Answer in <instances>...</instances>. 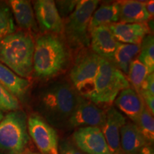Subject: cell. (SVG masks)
Instances as JSON below:
<instances>
[{"mask_svg":"<svg viewBox=\"0 0 154 154\" xmlns=\"http://www.w3.org/2000/svg\"><path fill=\"white\" fill-rule=\"evenodd\" d=\"M76 146L84 154H111L99 127H82L73 134Z\"/></svg>","mask_w":154,"mask_h":154,"instance_id":"11","label":"cell"},{"mask_svg":"<svg viewBox=\"0 0 154 154\" xmlns=\"http://www.w3.org/2000/svg\"><path fill=\"white\" fill-rule=\"evenodd\" d=\"M126 123V118L115 107L106 111V121L101 128L111 154H123L120 144V130Z\"/></svg>","mask_w":154,"mask_h":154,"instance_id":"12","label":"cell"},{"mask_svg":"<svg viewBox=\"0 0 154 154\" xmlns=\"http://www.w3.org/2000/svg\"><path fill=\"white\" fill-rule=\"evenodd\" d=\"M59 154H84L76 146L68 140H63L59 144Z\"/></svg>","mask_w":154,"mask_h":154,"instance_id":"27","label":"cell"},{"mask_svg":"<svg viewBox=\"0 0 154 154\" xmlns=\"http://www.w3.org/2000/svg\"><path fill=\"white\" fill-rule=\"evenodd\" d=\"M145 6L148 14H149L150 17L151 18V17H153L154 14V2L152 0V1L145 2Z\"/></svg>","mask_w":154,"mask_h":154,"instance_id":"30","label":"cell"},{"mask_svg":"<svg viewBox=\"0 0 154 154\" xmlns=\"http://www.w3.org/2000/svg\"><path fill=\"white\" fill-rule=\"evenodd\" d=\"M114 104L119 111L135 123L139 119L145 108L141 96L130 87L125 88L119 94L114 101Z\"/></svg>","mask_w":154,"mask_h":154,"instance_id":"15","label":"cell"},{"mask_svg":"<svg viewBox=\"0 0 154 154\" xmlns=\"http://www.w3.org/2000/svg\"><path fill=\"white\" fill-rule=\"evenodd\" d=\"M120 19V3L105 4L94 11L90 20L89 32L100 26H109Z\"/></svg>","mask_w":154,"mask_h":154,"instance_id":"20","label":"cell"},{"mask_svg":"<svg viewBox=\"0 0 154 154\" xmlns=\"http://www.w3.org/2000/svg\"><path fill=\"white\" fill-rule=\"evenodd\" d=\"M140 45L119 43L117 49L113 54L112 62L122 73L126 75L128 74V70L131 63L134 60L140 52Z\"/></svg>","mask_w":154,"mask_h":154,"instance_id":"21","label":"cell"},{"mask_svg":"<svg viewBox=\"0 0 154 154\" xmlns=\"http://www.w3.org/2000/svg\"><path fill=\"white\" fill-rule=\"evenodd\" d=\"M137 59L145 66L149 72L154 71V38L151 34L146 35L140 44Z\"/></svg>","mask_w":154,"mask_h":154,"instance_id":"22","label":"cell"},{"mask_svg":"<svg viewBox=\"0 0 154 154\" xmlns=\"http://www.w3.org/2000/svg\"><path fill=\"white\" fill-rule=\"evenodd\" d=\"M79 95L66 82L51 84L39 96L38 110L47 122L54 126L68 124L78 103Z\"/></svg>","mask_w":154,"mask_h":154,"instance_id":"1","label":"cell"},{"mask_svg":"<svg viewBox=\"0 0 154 154\" xmlns=\"http://www.w3.org/2000/svg\"><path fill=\"white\" fill-rule=\"evenodd\" d=\"M25 154H40L38 153H34V152H28V153H25Z\"/></svg>","mask_w":154,"mask_h":154,"instance_id":"33","label":"cell"},{"mask_svg":"<svg viewBox=\"0 0 154 154\" xmlns=\"http://www.w3.org/2000/svg\"><path fill=\"white\" fill-rule=\"evenodd\" d=\"M77 2L78 1H66V2H59V5H61V9H58L59 12H60L63 15H64L65 13L70 12L73 11L75 7H76Z\"/></svg>","mask_w":154,"mask_h":154,"instance_id":"29","label":"cell"},{"mask_svg":"<svg viewBox=\"0 0 154 154\" xmlns=\"http://www.w3.org/2000/svg\"><path fill=\"white\" fill-rule=\"evenodd\" d=\"M119 3V20H121V22L126 24H143L151 19V17L146 11L145 2L129 0Z\"/></svg>","mask_w":154,"mask_h":154,"instance_id":"18","label":"cell"},{"mask_svg":"<svg viewBox=\"0 0 154 154\" xmlns=\"http://www.w3.org/2000/svg\"><path fill=\"white\" fill-rule=\"evenodd\" d=\"M35 42L28 32H17L0 41V62L22 78L33 71Z\"/></svg>","mask_w":154,"mask_h":154,"instance_id":"3","label":"cell"},{"mask_svg":"<svg viewBox=\"0 0 154 154\" xmlns=\"http://www.w3.org/2000/svg\"><path fill=\"white\" fill-rule=\"evenodd\" d=\"M111 32L119 43L140 45L143 38L151 33L147 23L126 24L114 23L109 25Z\"/></svg>","mask_w":154,"mask_h":154,"instance_id":"14","label":"cell"},{"mask_svg":"<svg viewBox=\"0 0 154 154\" xmlns=\"http://www.w3.org/2000/svg\"><path fill=\"white\" fill-rule=\"evenodd\" d=\"M101 59L95 53H88L76 61L71 71L75 91L84 99L89 100L93 94Z\"/></svg>","mask_w":154,"mask_h":154,"instance_id":"7","label":"cell"},{"mask_svg":"<svg viewBox=\"0 0 154 154\" xmlns=\"http://www.w3.org/2000/svg\"><path fill=\"white\" fill-rule=\"evenodd\" d=\"M135 124L149 144L153 143L154 140V119L153 115L145 106L139 119Z\"/></svg>","mask_w":154,"mask_h":154,"instance_id":"24","label":"cell"},{"mask_svg":"<svg viewBox=\"0 0 154 154\" xmlns=\"http://www.w3.org/2000/svg\"><path fill=\"white\" fill-rule=\"evenodd\" d=\"M138 154H154L153 147L151 144H147L140 150Z\"/></svg>","mask_w":154,"mask_h":154,"instance_id":"31","label":"cell"},{"mask_svg":"<svg viewBox=\"0 0 154 154\" xmlns=\"http://www.w3.org/2000/svg\"><path fill=\"white\" fill-rule=\"evenodd\" d=\"M4 118V116H3V113L2 112V111L0 110V122H1V121Z\"/></svg>","mask_w":154,"mask_h":154,"instance_id":"32","label":"cell"},{"mask_svg":"<svg viewBox=\"0 0 154 154\" xmlns=\"http://www.w3.org/2000/svg\"><path fill=\"white\" fill-rule=\"evenodd\" d=\"M30 137L24 111H10L0 122V149L7 154H25Z\"/></svg>","mask_w":154,"mask_h":154,"instance_id":"5","label":"cell"},{"mask_svg":"<svg viewBox=\"0 0 154 154\" xmlns=\"http://www.w3.org/2000/svg\"><path fill=\"white\" fill-rule=\"evenodd\" d=\"M142 91H148L152 94H154V74L151 73L147 78L146 79L145 82L140 88L139 94Z\"/></svg>","mask_w":154,"mask_h":154,"instance_id":"28","label":"cell"},{"mask_svg":"<svg viewBox=\"0 0 154 154\" xmlns=\"http://www.w3.org/2000/svg\"><path fill=\"white\" fill-rule=\"evenodd\" d=\"M34 9L42 32L58 35L63 32L64 24L55 2L51 0H38L34 2Z\"/></svg>","mask_w":154,"mask_h":154,"instance_id":"10","label":"cell"},{"mask_svg":"<svg viewBox=\"0 0 154 154\" xmlns=\"http://www.w3.org/2000/svg\"><path fill=\"white\" fill-rule=\"evenodd\" d=\"M91 46L94 52L102 59L111 61L119 42L109 26H100L90 31Z\"/></svg>","mask_w":154,"mask_h":154,"instance_id":"13","label":"cell"},{"mask_svg":"<svg viewBox=\"0 0 154 154\" xmlns=\"http://www.w3.org/2000/svg\"><path fill=\"white\" fill-rule=\"evenodd\" d=\"M0 84L17 99H23L30 84L26 79L20 77L0 62Z\"/></svg>","mask_w":154,"mask_h":154,"instance_id":"17","label":"cell"},{"mask_svg":"<svg viewBox=\"0 0 154 154\" xmlns=\"http://www.w3.org/2000/svg\"><path fill=\"white\" fill-rule=\"evenodd\" d=\"M151 74L148 69L140 63L137 59L131 63L128 70V82L132 84L135 91L139 94L140 88L145 82L147 76Z\"/></svg>","mask_w":154,"mask_h":154,"instance_id":"23","label":"cell"},{"mask_svg":"<svg viewBox=\"0 0 154 154\" xmlns=\"http://www.w3.org/2000/svg\"><path fill=\"white\" fill-rule=\"evenodd\" d=\"M19 109L18 99L0 84V110L12 111Z\"/></svg>","mask_w":154,"mask_h":154,"instance_id":"26","label":"cell"},{"mask_svg":"<svg viewBox=\"0 0 154 154\" xmlns=\"http://www.w3.org/2000/svg\"><path fill=\"white\" fill-rule=\"evenodd\" d=\"M69 54L63 42L57 35L44 34L34 45L33 70L36 76L49 79L59 74L68 66Z\"/></svg>","mask_w":154,"mask_h":154,"instance_id":"2","label":"cell"},{"mask_svg":"<svg viewBox=\"0 0 154 154\" xmlns=\"http://www.w3.org/2000/svg\"><path fill=\"white\" fill-rule=\"evenodd\" d=\"M99 2L97 0L78 1L69 14L63 31L69 44L73 47H86L89 44L90 20Z\"/></svg>","mask_w":154,"mask_h":154,"instance_id":"6","label":"cell"},{"mask_svg":"<svg viewBox=\"0 0 154 154\" xmlns=\"http://www.w3.org/2000/svg\"><path fill=\"white\" fill-rule=\"evenodd\" d=\"M15 32V26L11 9L0 3V41Z\"/></svg>","mask_w":154,"mask_h":154,"instance_id":"25","label":"cell"},{"mask_svg":"<svg viewBox=\"0 0 154 154\" xmlns=\"http://www.w3.org/2000/svg\"><path fill=\"white\" fill-rule=\"evenodd\" d=\"M105 121V111L90 100L79 96L78 103L69 119L68 124L72 128L91 126L101 128Z\"/></svg>","mask_w":154,"mask_h":154,"instance_id":"9","label":"cell"},{"mask_svg":"<svg viewBox=\"0 0 154 154\" xmlns=\"http://www.w3.org/2000/svg\"><path fill=\"white\" fill-rule=\"evenodd\" d=\"M124 74L110 61L101 59L93 94L89 100L97 106H110L119 94L129 88Z\"/></svg>","mask_w":154,"mask_h":154,"instance_id":"4","label":"cell"},{"mask_svg":"<svg viewBox=\"0 0 154 154\" xmlns=\"http://www.w3.org/2000/svg\"><path fill=\"white\" fill-rule=\"evenodd\" d=\"M29 135L40 154H59V139L54 128L38 114L27 119Z\"/></svg>","mask_w":154,"mask_h":154,"instance_id":"8","label":"cell"},{"mask_svg":"<svg viewBox=\"0 0 154 154\" xmlns=\"http://www.w3.org/2000/svg\"><path fill=\"white\" fill-rule=\"evenodd\" d=\"M120 144L126 154H138L140 150L149 144L134 123H126L120 130Z\"/></svg>","mask_w":154,"mask_h":154,"instance_id":"16","label":"cell"},{"mask_svg":"<svg viewBox=\"0 0 154 154\" xmlns=\"http://www.w3.org/2000/svg\"><path fill=\"white\" fill-rule=\"evenodd\" d=\"M11 13L21 28L27 31H36V23L34 11L30 2L26 0L9 1Z\"/></svg>","mask_w":154,"mask_h":154,"instance_id":"19","label":"cell"}]
</instances>
